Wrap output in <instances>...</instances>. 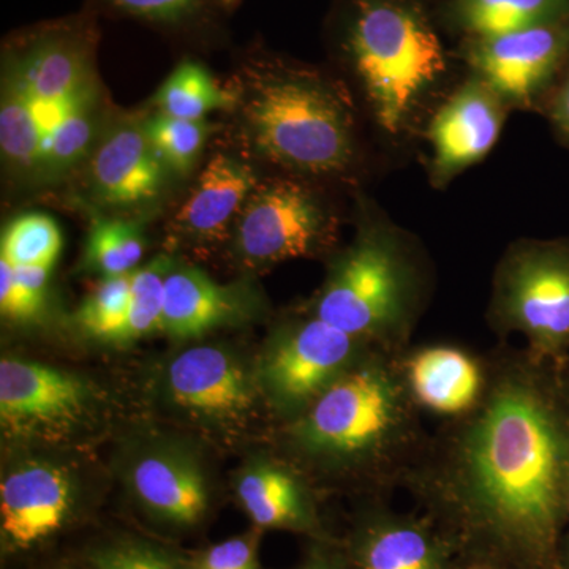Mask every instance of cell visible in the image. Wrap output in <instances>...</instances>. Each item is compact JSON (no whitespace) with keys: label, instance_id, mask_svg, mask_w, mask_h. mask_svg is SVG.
<instances>
[{"label":"cell","instance_id":"6da1fadb","mask_svg":"<svg viewBox=\"0 0 569 569\" xmlns=\"http://www.w3.org/2000/svg\"><path fill=\"white\" fill-rule=\"evenodd\" d=\"M477 406L440 422L403 489L460 567L561 569L569 515V372L500 342Z\"/></svg>","mask_w":569,"mask_h":569},{"label":"cell","instance_id":"7a4b0ae2","mask_svg":"<svg viewBox=\"0 0 569 569\" xmlns=\"http://www.w3.org/2000/svg\"><path fill=\"white\" fill-rule=\"evenodd\" d=\"M397 355L369 351L291 419L284 433L296 458L351 482L367 498H388L403 488L430 436Z\"/></svg>","mask_w":569,"mask_h":569},{"label":"cell","instance_id":"3957f363","mask_svg":"<svg viewBox=\"0 0 569 569\" xmlns=\"http://www.w3.org/2000/svg\"><path fill=\"white\" fill-rule=\"evenodd\" d=\"M432 290V264L418 239L365 203L355 241L332 260L309 310L370 346L402 353Z\"/></svg>","mask_w":569,"mask_h":569},{"label":"cell","instance_id":"277c9868","mask_svg":"<svg viewBox=\"0 0 569 569\" xmlns=\"http://www.w3.org/2000/svg\"><path fill=\"white\" fill-rule=\"evenodd\" d=\"M343 50L370 118L388 141L421 132L449 93L447 51L411 0H355Z\"/></svg>","mask_w":569,"mask_h":569},{"label":"cell","instance_id":"5b68a950","mask_svg":"<svg viewBox=\"0 0 569 569\" xmlns=\"http://www.w3.org/2000/svg\"><path fill=\"white\" fill-rule=\"evenodd\" d=\"M242 118L254 149L288 173L340 178L358 162L353 104L323 74L263 61L246 74Z\"/></svg>","mask_w":569,"mask_h":569},{"label":"cell","instance_id":"8992f818","mask_svg":"<svg viewBox=\"0 0 569 569\" xmlns=\"http://www.w3.org/2000/svg\"><path fill=\"white\" fill-rule=\"evenodd\" d=\"M486 320L503 342L526 339L539 358H569V238L518 239L493 271Z\"/></svg>","mask_w":569,"mask_h":569},{"label":"cell","instance_id":"52a82bcc","mask_svg":"<svg viewBox=\"0 0 569 569\" xmlns=\"http://www.w3.org/2000/svg\"><path fill=\"white\" fill-rule=\"evenodd\" d=\"M336 212L306 181L276 178L258 183L238 220L236 250L254 266L316 257L335 244Z\"/></svg>","mask_w":569,"mask_h":569},{"label":"cell","instance_id":"ba28073f","mask_svg":"<svg viewBox=\"0 0 569 569\" xmlns=\"http://www.w3.org/2000/svg\"><path fill=\"white\" fill-rule=\"evenodd\" d=\"M376 348L309 310L277 329L261 362L260 380L272 406L295 419Z\"/></svg>","mask_w":569,"mask_h":569},{"label":"cell","instance_id":"9c48e42d","mask_svg":"<svg viewBox=\"0 0 569 569\" xmlns=\"http://www.w3.org/2000/svg\"><path fill=\"white\" fill-rule=\"evenodd\" d=\"M462 59L512 111L539 112L569 63V13L522 31L468 39Z\"/></svg>","mask_w":569,"mask_h":569},{"label":"cell","instance_id":"30bf717a","mask_svg":"<svg viewBox=\"0 0 569 569\" xmlns=\"http://www.w3.org/2000/svg\"><path fill=\"white\" fill-rule=\"evenodd\" d=\"M511 107L478 74L449 91L427 119L425 137L429 142V181L445 189L459 174L486 159L500 140Z\"/></svg>","mask_w":569,"mask_h":569},{"label":"cell","instance_id":"8fae6325","mask_svg":"<svg viewBox=\"0 0 569 569\" xmlns=\"http://www.w3.org/2000/svg\"><path fill=\"white\" fill-rule=\"evenodd\" d=\"M348 569H452L456 550L427 515L389 508L385 498H367L342 542Z\"/></svg>","mask_w":569,"mask_h":569},{"label":"cell","instance_id":"7c38bea8","mask_svg":"<svg viewBox=\"0 0 569 569\" xmlns=\"http://www.w3.org/2000/svg\"><path fill=\"white\" fill-rule=\"evenodd\" d=\"M93 32L82 21L58 22L22 37L3 80L32 103H59L92 91Z\"/></svg>","mask_w":569,"mask_h":569},{"label":"cell","instance_id":"4fadbf2b","mask_svg":"<svg viewBox=\"0 0 569 569\" xmlns=\"http://www.w3.org/2000/svg\"><path fill=\"white\" fill-rule=\"evenodd\" d=\"M73 512V486L61 467L31 462L11 471L0 485L3 552L41 548L69 526Z\"/></svg>","mask_w":569,"mask_h":569},{"label":"cell","instance_id":"5bb4252c","mask_svg":"<svg viewBox=\"0 0 569 569\" xmlns=\"http://www.w3.org/2000/svg\"><path fill=\"white\" fill-rule=\"evenodd\" d=\"M400 373L422 415L451 421L468 413L485 391L486 355L456 343L410 346L397 355Z\"/></svg>","mask_w":569,"mask_h":569},{"label":"cell","instance_id":"9a60e30c","mask_svg":"<svg viewBox=\"0 0 569 569\" xmlns=\"http://www.w3.org/2000/svg\"><path fill=\"white\" fill-rule=\"evenodd\" d=\"M80 378L21 359L0 362V418L13 432H56L73 426L86 406Z\"/></svg>","mask_w":569,"mask_h":569},{"label":"cell","instance_id":"2e32d148","mask_svg":"<svg viewBox=\"0 0 569 569\" xmlns=\"http://www.w3.org/2000/svg\"><path fill=\"white\" fill-rule=\"evenodd\" d=\"M93 192L108 206L148 203L163 189L164 164L144 126L123 122L104 134L91 160Z\"/></svg>","mask_w":569,"mask_h":569},{"label":"cell","instance_id":"e0dca14e","mask_svg":"<svg viewBox=\"0 0 569 569\" xmlns=\"http://www.w3.org/2000/svg\"><path fill=\"white\" fill-rule=\"evenodd\" d=\"M167 380L176 403L208 417L233 418L253 406L252 380L222 348L183 351L168 367Z\"/></svg>","mask_w":569,"mask_h":569},{"label":"cell","instance_id":"ac0fdd59","mask_svg":"<svg viewBox=\"0 0 569 569\" xmlns=\"http://www.w3.org/2000/svg\"><path fill=\"white\" fill-rule=\"evenodd\" d=\"M238 497L258 530H288L312 539H328L318 516L313 490L288 463H254L239 479Z\"/></svg>","mask_w":569,"mask_h":569},{"label":"cell","instance_id":"d6986e66","mask_svg":"<svg viewBox=\"0 0 569 569\" xmlns=\"http://www.w3.org/2000/svg\"><path fill=\"white\" fill-rule=\"evenodd\" d=\"M258 183L249 163L227 153H216L176 216L178 230L197 241L223 238Z\"/></svg>","mask_w":569,"mask_h":569},{"label":"cell","instance_id":"ffe728a7","mask_svg":"<svg viewBox=\"0 0 569 569\" xmlns=\"http://www.w3.org/2000/svg\"><path fill=\"white\" fill-rule=\"evenodd\" d=\"M132 486L141 507L163 526L193 529L208 515L204 479L197 466L179 456H146L133 468Z\"/></svg>","mask_w":569,"mask_h":569},{"label":"cell","instance_id":"44dd1931","mask_svg":"<svg viewBox=\"0 0 569 569\" xmlns=\"http://www.w3.org/2000/svg\"><path fill=\"white\" fill-rule=\"evenodd\" d=\"M239 299L231 288L213 282L197 268H174L164 280L162 331L174 337H198L233 320Z\"/></svg>","mask_w":569,"mask_h":569},{"label":"cell","instance_id":"7402d4cb","mask_svg":"<svg viewBox=\"0 0 569 569\" xmlns=\"http://www.w3.org/2000/svg\"><path fill=\"white\" fill-rule=\"evenodd\" d=\"M449 11L468 39H488L559 20L569 0H452Z\"/></svg>","mask_w":569,"mask_h":569},{"label":"cell","instance_id":"603a6c76","mask_svg":"<svg viewBox=\"0 0 569 569\" xmlns=\"http://www.w3.org/2000/svg\"><path fill=\"white\" fill-rule=\"evenodd\" d=\"M156 103L160 114L204 121L209 112L231 110L238 97L220 88L201 63L182 61L157 92Z\"/></svg>","mask_w":569,"mask_h":569},{"label":"cell","instance_id":"cb8c5ba5","mask_svg":"<svg viewBox=\"0 0 569 569\" xmlns=\"http://www.w3.org/2000/svg\"><path fill=\"white\" fill-rule=\"evenodd\" d=\"M0 148L6 162L21 174H40L41 133L31 104L20 89L3 80Z\"/></svg>","mask_w":569,"mask_h":569},{"label":"cell","instance_id":"d4e9b609","mask_svg":"<svg viewBox=\"0 0 569 569\" xmlns=\"http://www.w3.org/2000/svg\"><path fill=\"white\" fill-rule=\"evenodd\" d=\"M144 254V239L137 223L97 219L86 242V266L103 277L133 274Z\"/></svg>","mask_w":569,"mask_h":569},{"label":"cell","instance_id":"484cf974","mask_svg":"<svg viewBox=\"0 0 569 569\" xmlns=\"http://www.w3.org/2000/svg\"><path fill=\"white\" fill-rule=\"evenodd\" d=\"M62 249L58 223L44 213L18 217L3 230L0 258L14 268L40 266L51 269Z\"/></svg>","mask_w":569,"mask_h":569},{"label":"cell","instance_id":"4316f807","mask_svg":"<svg viewBox=\"0 0 569 569\" xmlns=\"http://www.w3.org/2000/svg\"><path fill=\"white\" fill-rule=\"evenodd\" d=\"M171 269L173 263L167 257H157L133 272L129 313L119 343L162 331L164 280Z\"/></svg>","mask_w":569,"mask_h":569},{"label":"cell","instance_id":"83f0119b","mask_svg":"<svg viewBox=\"0 0 569 569\" xmlns=\"http://www.w3.org/2000/svg\"><path fill=\"white\" fill-rule=\"evenodd\" d=\"M130 288L132 274L104 277L82 302L77 313L78 323L96 339L119 343L129 313Z\"/></svg>","mask_w":569,"mask_h":569},{"label":"cell","instance_id":"f1b7e54d","mask_svg":"<svg viewBox=\"0 0 569 569\" xmlns=\"http://www.w3.org/2000/svg\"><path fill=\"white\" fill-rule=\"evenodd\" d=\"M153 151L164 167L186 174L192 170L208 138V123L160 114L144 123Z\"/></svg>","mask_w":569,"mask_h":569},{"label":"cell","instance_id":"f546056e","mask_svg":"<svg viewBox=\"0 0 569 569\" xmlns=\"http://www.w3.org/2000/svg\"><path fill=\"white\" fill-rule=\"evenodd\" d=\"M93 103L84 104L80 110L70 114L51 133L41 149L40 174L61 176L80 162L82 156L91 148L96 119Z\"/></svg>","mask_w":569,"mask_h":569},{"label":"cell","instance_id":"4dcf8cb0","mask_svg":"<svg viewBox=\"0 0 569 569\" xmlns=\"http://www.w3.org/2000/svg\"><path fill=\"white\" fill-rule=\"evenodd\" d=\"M91 569H186V560L151 541L118 538L96 546L88 556Z\"/></svg>","mask_w":569,"mask_h":569},{"label":"cell","instance_id":"1f68e13d","mask_svg":"<svg viewBox=\"0 0 569 569\" xmlns=\"http://www.w3.org/2000/svg\"><path fill=\"white\" fill-rule=\"evenodd\" d=\"M186 569H263L260 533L224 539L186 560Z\"/></svg>","mask_w":569,"mask_h":569},{"label":"cell","instance_id":"d6a6232c","mask_svg":"<svg viewBox=\"0 0 569 569\" xmlns=\"http://www.w3.org/2000/svg\"><path fill=\"white\" fill-rule=\"evenodd\" d=\"M112 9L159 24H181L200 11L203 0H104Z\"/></svg>","mask_w":569,"mask_h":569},{"label":"cell","instance_id":"836d02e7","mask_svg":"<svg viewBox=\"0 0 569 569\" xmlns=\"http://www.w3.org/2000/svg\"><path fill=\"white\" fill-rule=\"evenodd\" d=\"M43 299L37 298L14 276L13 266L0 258V313L7 320L28 323L43 310Z\"/></svg>","mask_w":569,"mask_h":569},{"label":"cell","instance_id":"e575fe53","mask_svg":"<svg viewBox=\"0 0 569 569\" xmlns=\"http://www.w3.org/2000/svg\"><path fill=\"white\" fill-rule=\"evenodd\" d=\"M539 112L548 119L556 140L569 149V63L550 89Z\"/></svg>","mask_w":569,"mask_h":569},{"label":"cell","instance_id":"d590c367","mask_svg":"<svg viewBox=\"0 0 569 569\" xmlns=\"http://www.w3.org/2000/svg\"><path fill=\"white\" fill-rule=\"evenodd\" d=\"M295 569H348L342 542L335 538L312 539L305 559Z\"/></svg>","mask_w":569,"mask_h":569},{"label":"cell","instance_id":"8d00e7d4","mask_svg":"<svg viewBox=\"0 0 569 569\" xmlns=\"http://www.w3.org/2000/svg\"><path fill=\"white\" fill-rule=\"evenodd\" d=\"M561 569H569V515L567 527H565L563 537L560 546Z\"/></svg>","mask_w":569,"mask_h":569},{"label":"cell","instance_id":"74e56055","mask_svg":"<svg viewBox=\"0 0 569 569\" xmlns=\"http://www.w3.org/2000/svg\"><path fill=\"white\" fill-rule=\"evenodd\" d=\"M219 2L224 7H233L239 2V0H219Z\"/></svg>","mask_w":569,"mask_h":569},{"label":"cell","instance_id":"f35d334b","mask_svg":"<svg viewBox=\"0 0 569 569\" xmlns=\"http://www.w3.org/2000/svg\"><path fill=\"white\" fill-rule=\"evenodd\" d=\"M452 569H477V568L460 567V565H456V567Z\"/></svg>","mask_w":569,"mask_h":569},{"label":"cell","instance_id":"ab89813d","mask_svg":"<svg viewBox=\"0 0 569 569\" xmlns=\"http://www.w3.org/2000/svg\"><path fill=\"white\" fill-rule=\"evenodd\" d=\"M567 369H568V372H569V358L567 359Z\"/></svg>","mask_w":569,"mask_h":569},{"label":"cell","instance_id":"60d3db41","mask_svg":"<svg viewBox=\"0 0 569 569\" xmlns=\"http://www.w3.org/2000/svg\"><path fill=\"white\" fill-rule=\"evenodd\" d=\"M58 569H69V568H58Z\"/></svg>","mask_w":569,"mask_h":569}]
</instances>
